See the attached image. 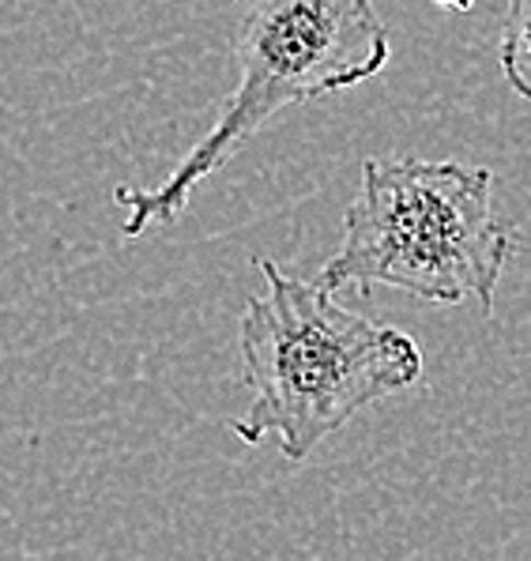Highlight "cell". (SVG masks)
Segmentation results:
<instances>
[{"instance_id":"3","label":"cell","mask_w":531,"mask_h":561,"mask_svg":"<svg viewBox=\"0 0 531 561\" xmlns=\"http://www.w3.org/2000/svg\"><path fill=\"white\" fill-rule=\"evenodd\" d=\"M234 57V91L174 174L155 188H114V204L125 211V238L174 222L193 188L219 174L282 110L358 88L384 72L392 46L373 0H253L238 27Z\"/></svg>"},{"instance_id":"4","label":"cell","mask_w":531,"mask_h":561,"mask_svg":"<svg viewBox=\"0 0 531 561\" xmlns=\"http://www.w3.org/2000/svg\"><path fill=\"white\" fill-rule=\"evenodd\" d=\"M501 72L509 88L531 102V0H509V8H505Z\"/></svg>"},{"instance_id":"1","label":"cell","mask_w":531,"mask_h":561,"mask_svg":"<svg viewBox=\"0 0 531 561\" xmlns=\"http://www.w3.org/2000/svg\"><path fill=\"white\" fill-rule=\"evenodd\" d=\"M256 272L264 290L245 298L238 321L242 381L253 388L230 422L238 442H276L302 463L358 411L418 385L423 351L407 332L350 313L328 287L295 279L268 256H256Z\"/></svg>"},{"instance_id":"2","label":"cell","mask_w":531,"mask_h":561,"mask_svg":"<svg viewBox=\"0 0 531 561\" xmlns=\"http://www.w3.org/2000/svg\"><path fill=\"white\" fill-rule=\"evenodd\" d=\"M512 227L494 215V174L464 162L366 159L344 211V241L321 267L328 290L392 287L434 306L494 313Z\"/></svg>"}]
</instances>
